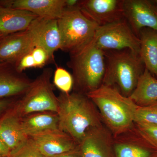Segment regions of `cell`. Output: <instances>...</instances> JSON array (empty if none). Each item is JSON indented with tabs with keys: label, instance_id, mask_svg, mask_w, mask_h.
<instances>
[{
	"label": "cell",
	"instance_id": "6da1fadb",
	"mask_svg": "<svg viewBox=\"0 0 157 157\" xmlns=\"http://www.w3.org/2000/svg\"><path fill=\"white\" fill-rule=\"evenodd\" d=\"M58 100L59 129L78 144L90 129L101 126L94 104L86 94L61 93Z\"/></svg>",
	"mask_w": 157,
	"mask_h": 157
},
{
	"label": "cell",
	"instance_id": "7a4b0ae2",
	"mask_svg": "<svg viewBox=\"0 0 157 157\" xmlns=\"http://www.w3.org/2000/svg\"><path fill=\"white\" fill-rule=\"evenodd\" d=\"M86 95L98 107L101 117L113 134L119 135L132 128L138 106L117 88L102 84Z\"/></svg>",
	"mask_w": 157,
	"mask_h": 157
},
{
	"label": "cell",
	"instance_id": "3957f363",
	"mask_svg": "<svg viewBox=\"0 0 157 157\" xmlns=\"http://www.w3.org/2000/svg\"><path fill=\"white\" fill-rule=\"evenodd\" d=\"M67 66L73 72V87L86 94L103 84L105 72V51L93 39L76 52L70 54Z\"/></svg>",
	"mask_w": 157,
	"mask_h": 157
},
{
	"label": "cell",
	"instance_id": "277c9868",
	"mask_svg": "<svg viewBox=\"0 0 157 157\" xmlns=\"http://www.w3.org/2000/svg\"><path fill=\"white\" fill-rule=\"evenodd\" d=\"M104 51L106 67L102 84L117 86L124 96L129 97L145 70L140 54L128 49Z\"/></svg>",
	"mask_w": 157,
	"mask_h": 157
},
{
	"label": "cell",
	"instance_id": "5b68a950",
	"mask_svg": "<svg viewBox=\"0 0 157 157\" xmlns=\"http://www.w3.org/2000/svg\"><path fill=\"white\" fill-rule=\"evenodd\" d=\"M52 70L46 68L35 80L11 109L21 118L36 113L57 112L58 100L51 82Z\"/></svg>",
	"mask_w": 157,
	"mask_h": 157
},
{
	"label": "cell",
	"instance_id": "8992f818",
	"mask_svg": "<svg viewBox=\"0 0 157 157\" xmlns=\"http://www.w3.org/2000/svg\"><path fill=\"white\" fill-rule=\"evenodd\" d=\"M57 20L61 39L60 49L70 54L89 43L100 26L78 8L66 9Z\"/></svg>",
	"mask_w": 157,
	"mask_h": 157
},
{
	"label": "cell",
	"instance_id": "52a82bcc",
	"mask_svg": "<svg viewBox=\"0 0 157 157\" xmlns=\"http://www.w3.org/2000/svg\"><path fill=\"white\" fill-rule=\"evenodd\" d=\"M94 39L104 51L128 49L140 54V39L125 19L99 26Z\"/></svg>",
	"mask_w": 157,
	"mask_h": 157
},
{
	"label": "cell",
	"instance_id": "ba28073f",
	"mask_svg": "<svg viewBox=\"0 0 157 157\" xmlns=\"http://www.w3.org/2000/svg\"><path fill=\"white\" fill-rule=\"evenodd\" d=\"M36 19L25 30L3 38L0 42V62L14 65L22 56L39 45Z\"/></svg>",
	"mask_w": 157,
	"mask_h": 157
},
{
	"label": "cell",
	"instance_id": "9c48e42d",
	"mask_svg": "<svg viewBox=\"0 0 157 157\" xmlns=\"http://www.w3.org/2000/svg\"><path fill=\"white\" fill-rule=\"evenodd\" d=\"M79 9L100 26L125 19L123 0L80 1Z\"/></svg>",
	"mask_w": 157,
	"mask_h": 157
},
{
	"label": "cell",
	"instance_id": "30bf717a",
	"mask_svg": "<svg viewBox=\"0 0 157 157\" xmlns=\"http://www.w3.org/2000/svg\"><path fill=\"white\" fill-rule=\"evenodd\" d=\"M124 16L138 37L142 29L157 31V12L151 1L123 0Z\"/></svg>",
	"mask_w": 157,
	"mask_h": 157
},
{
	"label": "cell",
	"instance_id": "8fae6325",
	"mask_svg": "<svg viewBox=\"0 0 157 157\" xmlns=\"http://www.w3.org/2000/svg\"><path fill=\"white\" fill-rule=\"evenodd\" d=\"M44 157H52L75 150L78 144L59 129L48 131L29 137Z\"/></svg>",
	"mask_w": 157,
	"mask_h": 157
},
{
	"label": "cell",
	"instance_id": "7c38bea8",
	"mask_svg": "<svg viewBox=\"0 0 157 157\" xmlns=\"http://www.w3.org/2000/svg\"><path fill=\"white\" fill-rule=\"evenodd\" d=\"M0 5L26 10L38 17L57 20L66 10L65 0H5L0 1Z\"/></svg>",
	"mask_w": 157,
	"mask_h": 157
},
{
	"label": "cell",
	"instance_id": "4fadbf2b",
	"mask_svg": "<svg viewBox=\"0 0 157 157\" xmlns=\"http://www.w3.org/2000/svg\"><path fill=\"white\" fill-rule=\"evenodd\" d=\"M32 81L14 64L0 62V99L22 96Z\"/></svg>",
	"mask_w": 157,
	"mask_h": 157
},
{
	"label": "cell",
	"instance_id": "5bb4252c",
	"mask_svg": "<svg viewBox=\"0 0 157 157\" xmlns=\"http://www.w3.org/2000/svg\"><path fill=\"white\" fill-rule=\"evenodd\" d=\"M78 146L81 157H113L109 137L101 126L90 129Z\"/></svg>",
	"mask_w": 157,
	"mask_h": 157
},
{
	"label": "cell",
	"instance_id": "9a60e30c",
	"mask_svg": "<svg viewBox=\"0 0 157 157\" xmlns=\"http://www.w3.org/2000/svg\"><path fill=\"white\" fill-rule=\"evenodd\" d=\"M11 108L0 119V138L11 153L21 146L29 138L23 131L21 118Z\"/></svg>",
	"mask_w": 157,
	"mask_h": 157
},
{
	"label": "cell",
	"instance_id": "2e32d148",
	"mask_svg": "<svg viewBox=\"0 0 157 157\" xmlns=\"http://www.w3.org/2000/svg\"><path fill=\"white\" fill-rule=\"evenodd\" d=\"M38 17L26 10L3 7L0 9V33L6 36L25 30Z\"/></svg>",
	"mask_w": 157,
	"mask_h": 157
},
{
	"label": "cell",
	"instance_id": "e0dca14e",
	"mask_svg": "<svg viewBox=\"0 0 157 157\" xmlns=\"http://www.w3.org/2000/svg\"><path fill=\"white\" fill-rule=\"evenodd\" d=\"M21 122L23 131L28 137L59 129L56 112L45 111L32 113L21 118Z\"/></svg>",
	"mask_w": 157,
	"mask_h": 157
},
{
	"label": "cell",
	"instance_id": "ac0fdd59",
	"mask_svg": "<svg viewBox=\"0 0 157 157\" xmlns=\"http://www.w3.org/2000/svg\"><path fill=\"white\" fill-rule=\"evenodd\" d=\"M36 21L39 33V46L45 48L48 52L51 62L54 61L55 52L60 49L61 45L57 19L38 17Z\"/></svg>",
	"mask_w": 157,
	"mask_h": 157
},
{
	"label": "cell",
	"instance_id": "d6986e66",
	"mask_svg": "<svg viewBox=\"0 0 157 157\" xmlns=\"http://www.w3.org/2000/svg\"><path fill=\"white\" fill-rule=\"evenodd\" d=\"M129 98L139 107L149 106L157 102V79L146 68Z\"/></svg>",
	"mask_w": 157,
	"mask_h": 157
},
{
	"label": "cell",
	"instance_id": "ffe728a7",
	"mask_svg": "<svg viewBox=\"0 0 157 157\" xmlns=\"http://www.w3.org/2000/svg\"><path fill=\"white\" fill-rule=\"evenodd\" d=\"M140 55L145 68L157 77V31L145 28L139 33Z\"/></svg>",
	"mask_w": 157,
	"mask_h": 157
},
{
	"label": "cell",
	"instance_id": "44dd1931",
	"mask_svg": "<svg viewBox=\"0 0 157 157\" xmlns=\"http://www.w3.org/2000/svg\"><path fill=\"white\" fill-rule=\"evenodd\" d=\"M114 151L116 157H152L148 150L130 144H117Z\"/></svg>",
	"mask_w": 157,
	"mask_h": 157
},
{
	"label": "cell",
	"instance_id": "7402d4cb",
	"mask_svg": "<svg viewBox=\"0 0 157 157\" xmlns=\"http://www.w3.org/2000/svg\"><path fill=\"white\" fill-rule=\"evenodd\" d=\"M53 83L62 93L69 94L74 85L73 76L66 69L57 67L54 73Z\"/></svg>",
	"mask_w": 157,
	"mask_h": 157
},
{
	"label": "cell",
	"instance_id": "603a6c76",
	"mask_svg": "<svg viewBox=\"0 0 157 157\" xmlns=\"http://www.w3.org/2000/svg\"><path fill=\"white\" fill-rule=\"evenodd\" d=\"M134 122L136 123H144L157 125V102L146 107L138 106Z\"/></svg>",
	"mask_w": 157,
	"mask_h": 157
},
{
	"label": "cell",
	"instance_id": "cb8c5ba5",
	"mask_svg": "<svg viewBox=\"0 0 157 157\" xmlns=\"http://www.w3.org/2000/svg\"><path fill=\"white\" fill-rule=\"evenodd\" d=\"M9 157H44L29 137L27 140L17 149L12 152Z\"/></svg>",
	"mask_w": 157,
	"mask_h": 157
},
{
	"label": "cell",
	"instance_id": "d4e9b609",
	"mask_svg": "<svg viewBox=\"0 0 157 157\" xmlns=\"http://www.w3.org/2000/svg\"><path fill=\"white\" fill-rule=\"evenodd\" d=\"M136 124L141 135L157 148V125L144 123Z\"/></svg>",
	"mask_w": 157,
	"mask_h": 157
},
{
	"label": "cell",
	"instance_id": "484cf974",
	"mask_svg": "<svg viewBox=\"0 0 157 157\" xmlns=\"http://www.w3.org/2000/svg\"><path fill=\"white\" fill-rule=\"evenodd\" d=\"M36 68H42L51 62L48 52L42 46H36L31 52Z\"/></svg>",
	"mask_w": 157,
	"mask_h": 157
},
{
	"label": "cell",
	"instance_id": "4316f807",
	"mask_svg": "<svg viewBox=\"0 0 157 157\" xmlns=\"http://www.w3.org/2000/svg\"><path fill=\"white\" fill-rule=\"evenodd\" d=\"M31 52L22 56L14 64L16 70L18 72L23 73V72L26 69L36 68V63Z\"/></svg>",
	"mask_w": 157,
	"mask_h": 157
},
{
	"label": "cell",
	"instance_id": "83f0119b",
	"mask_svg": "<svg viewBox=\"0 0 157 157\" xmlns=\"http://www.w3.org/2000/svg\"><path fill=\"white\" fill-rule=\"evenodd\" d=\"M14 104L11 98L0 99V119L11 109Z\"/></svg>",
	"mask_w": 157,
	"mask_h": 157
},
{
	"label": "cell",
	"instance_id": "f1b7e54d",
	"mask_svg": "<svg viewBox=\"0 0 157 157\" xmlns=\"http://www.w3.org/2000/svg\"><path fill=\"white\" fill-rule=\"evenodd\" d=\"M10 153L9 149L0 138V157H9Z\"/></svg>",
	"mask_w": 157,
	"mask_h": 157
},
{
	"label": "cell",
	"instance_id": "f546056e",
	"mask_svg": "<svg viewBox=\"0 0 157 157\" xmlns=\"http://www.w3.org/2000/svg\"><path fill=\"white\" fill-rule=\"evenodd\" d=\"M44 157H47L44 156ZM48 157H81V156L80 152H79V150H78V148L75 150L64 153L62 154L57 155L54 156Z\"/></svg>",
	"mask_w": 157,
	"mask_h": 157
},
{
	"label": "cell",
	"instance_id": "4dcf8cb0",
	"mask_svg": "<svg viewBox=\"0 0 157 157\" xmlns=\"http://www.w3.org/2000/svg\"><path fill=\"white\" fill-rule=\"evenodd\" d=\"M80 1L78 0H65L66 9H79Z\"/></svg>",
	"mask_w": 157,
	"mask_h": 157
},
{
	"label": "cell",
	"instance_id": "1f68e13d",
	"mask_svg": "<svg viewBox=\"0 0 157 157\" xmlns=\"http://www.w3.org/2000/svg\"><path fill=\"white\" fill-rule=\"evenodd\" d=\"M152 2L153 5L154 6L155 9L156 11L157 12V0H155V1H151Z\"/></svg>",
	"mask_w": 157,
	"mask_h": 157
},
{
	"label": "cell",
	"instance_id": "d6a6232c",
	"mask_svg": "<svg viewBox=\"0 0 157 157\" xmlns=\"http://www.w3.org/2000/svg\"><path fill=\"white\" fill-rule=\"evenodd\" d=\"M5 36L4 35H2L1 33H0V42L2 41V39L3 38L5 37Z\"/></svg>",
	"mask_w": 157,
	"mask_h": 157
},
{
	"label": "cell",
	"instance_id": "836d02e7",
	"mask_svg": "<svg viewBox=\"0 0 157 157\" xmlns=\"http://www.w3.org/2000/svg\"><path fill=\"white\" fill-rule=\"evenodd\" d=\"M3 8V7H2V6H1V5H0V9H2V8Z\"/></svg>",
	"mask_w": 157,
	"mask_h": 157
},
{
	"label": "cell",
	"instance_id": "e575fe53",
	"mask_svg": "<svg viewBox=\"0 0 157 157\" xmlns=\"http://www.w3.org/2000/svg\"><path fill=\"white\" fill-rule=\"evenodd\" d=\"M152 157H157V155L155 156V157H152Z\"/></svg>",
	"mask_w": 157,
	"mask_h": 157
}]
</instances>
